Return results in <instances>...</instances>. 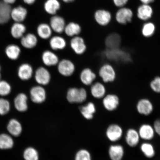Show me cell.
<instances>
[{
	"label": "cell",
	"mask_w": 160,
	"mask_h": 160,
	"mask_svg": "<svg viewBox=\"0 0 160 160\" xmlns=\"http://www.w3.org/2000/svg\"><path fill=\"white\" fill-rule=\"evenodd\" d=\"M87 91L83 88H70L66 95L67 101L71 103H83L87 100Z\"/></svg>",
	"instance_id": "cell-1"
},
{
	"label": "cell",
	"mask_w": 160,
	"mask_h": 160,
	"mask_svg": "<svg viewBox=\"0 0 160 160\" xmlns=\"http://www.w3.org/2000/svg\"><path fill=\"white\" fill-rule=\"evenodd\" d=\"M135 109L139 115L148 117L152 114L155 107L151 99L148 98L143 97L138 100L135 105Z\"/></svg>",
	"instance_id": "cell-2"
},
{
	"label": "cell",
	"mask_w": 160,
	"mask_h": 160,
	"mask_svg": "<svg viewBox=\"0 0 160 160\" xmlns=\"http://www.w3.org/2000/svg\"><path fill=\"white\" fill-rule=\"evenodd\" d=\"M98 74L104 83H112L117 78V73L112 65L105 63L102 65L99 70Z\"/></svg>",
	"instance_id": "cell-3"
},
{
	"label": "cell",
	"mask_w": 160,
	"mask_h": 160,
	"mask_svg": "<svg viewBox=\"0 0 160 160\" xmlns=\"http://www.w3.org/2000/svg\"><path fill=\"white\" fill-rule=\"evenodd\" d=\"M124 137L126 144L131 148H135L141 143V140L138 132L134 128L130 127L126 130Z\"/></svg>",
	"instance_id": "cell-4"
},
{
	"label": "cell",
	"mask_w": 160,
	"mask_h": 160,
	"mask_svg": "<svg viewBox=\"0 0 160 160\" xmlns=\"http://www.w3.org/2000/svg\"><path fill=\"white\" fill-rule=\"evenodd\" d=\"M125 132L123 128L117 123L110 125L106 131V135L110 141L115 143L124 137Z\"/></svg>",
	"instance_id": "cell-5"
},
{
	"label": "cell",
	"mask_w": 160,
	"mask_h": 160,
	"mask_svg": "<svg viewBox=\"0 0 160 160\" xmlns=\"http://www.w3.org/2000/svg\"><path fill=\"white\" fill-rule=\"evenodd\" d=\"M57 67L58 71L59 74L63 77H71L75 71V64L69 59H63L60 60Z\"/></svg>",
	"instance_id": "cell-6"
},
{
	"label": "cell",
	"mask_w": 160,
	"mask_h": 160,
	"mask_svg": "<svg viewBox=\"0 0 160 160\" xmlns=\"http://www.w3.org/2000/svg\"><path fill=\"white\" fill-rule=\"evenodd\" d=\"M137 129L141 141L152 142L155 138L156 134L152 124L143 123L139 126Z\"/></svg>",
	"instance_id": "cell-7"
},
{
	"label": "cell",
	"mask_w": 160,
	"mask_h": 160,
	"mask_svg": "<svg viewBox=\"0 0 160 160\" xmlns=\"http://www.w3.org/2000/svg\"><path fill=\"white\" fill-rule=\"evenodd\" d=\"M133 13L129 8L123 7L119 8L115 14L116 21L120 25H125L132 21Z\"/></svg>",
	"instance_id": "cell-8"
},
{
	"label": "cell",
	"mask_w": 160,
	"mask_h": 160,
	"mask_svg": "<svg viewBox=\"0 0 160 160\" xmlns=\"http://www.w3.org/2000/svg\"><path fill=\"white\" fill-rule=\"evenodd\" d=\"M70 46L76 55H82L84 54L87 50L84 39L79 35L72 38L70 42Z\"/></svg>",
	"instance_id": "cell-9"
},
{
	"label": "cell",
	"mask_w": 160,
	"mask_h": 160,
	"mask_svg": "<svg viewBox=\"0 0 160 160\" xmlns=\"http://www.w3.org/2000/svg\"><path fill=\"white\" fill-rule=\"evenodd\" d=\"M35 81L40 85H47L51 82V75L46 68L40 67L36 70L34 76Z\"/></svg>",
	"instance_id": "cell-10"
},
{
	"label": "cell",
	"mask_w": 160,
	"mask_h": 160,
	"mask_svg": "<svg viewBox=\"0 0 160 160\" xmlns=\"http://www.w3.org/2000/svg\"><path fill=\"white\" fill-rule=\"evenodd\" d=\"M103 105L105 108L109 112L116 111L119 107L120 99L118 96L115 94L110 93L103 98Z\"/></svg>",
	"instance_id": "cell-11"
},
{
	"label": "cell",
	"mask_w": 160,
	"mask_h": 160,
	"mask_svg": "<svg viewBox=\"0 0 160 160\" xmlns=\"http://www.w3.org/2000/svg\"><path fill=\"white\" fill-rule=\"evenodd\" d=\"M94 18L98 24L105 27L111 23L112 16L111 12L108 10L99 9L95 12Z\"/></svg>",
	"instance_id": "cell-12"
},
{
	"label": "cell",
	"mask_w": 160,
	"mask_h": 160,
	"mask_svg": "<svg viewBox=\"0 0 160 160\" xmlns=\"http://www.w3.org/2000/svg\"><path fill=\"white\" fill-rule=\"evenodd\" d=\"M30 96L32 101L38 104L42 103L47 98V93L43 86H35L32 88L30 91Z\"/></svg>",
	"instance_id": "cell-13"
},
{
	"label": "cell",
	"mask_w": 160,
	"mask_h": 160,
	"mask_svg": "<svg viewBox=\"0 0 160 160\" xmlns=\"http://www.w3.org/2000/svg\"><path fill=\"white\" fill-rule=\"evenodd\" d=\"M66 24L65 19L62 16L57 14L52 16L50 19L49 25L53 31L58 34L64 32Z\"/></svg>",
	"instance_id": "cell-14"
},
{
	"label": "cell",
	"mask_w": 160,
	"mask_h": 160,
	"mask_svg": "<svg viewBox=\"0 0 160 160\" xmlns=\"http://www.w3.org/2000/svg\"><path fill=\"white\" fill-rule=\"evenodd\" d=\"M108 154L111 160H123L125 155V150L123 145L114 144L110 146Z\"/></svg>",
	"instance_id": "cell-15"
},
{
	"label": "cell",
	"mask_w": 160,
	"mask_h": 160,
	"mask_svg": "<svg viewBox=\"0 0 160 160\" xmlns=\"http://www.w3.org/2000/svg\"><path fill=\"white\" fill-rule=\"evenodd\" d=\"M139 147L140 152L146 158L151 159L155 157L157 151L151 142L143 141L140 144Z\"/></svg>",
	"instance_id": "cell-16"
},
{
	"label": "cell",
	"mask_w": 160,
	"mask_h": 160,
	"mask_svg": "<svg viewBox=\"0 0 160 160\" xmlns=\"http://www.w3.org/2000/svg\"><path fill=\"white\" fill-rule=\"evenodd\" d=\"M97 75L89 68H86L82 70L80 73L79 79L81 83L87 86H91L94 82Z\"/></svg>",
	"instance_id": "cell-17"
},
{
	"label": "cell",
	"mask_w": 160,
	"mask_h": 160,
	"mask_svg": "<svg viewBox=\"0 0 160 160\" xmlns=\"http://www.w3.org/2000/svg\"><path fill=\"white\" fill-rule=\"evenodd\" d=\"M42 60L44 65L48 67L57 66L60 61L58 56L51 50H46L42 54Z\"/></svg>",
	"instance_id": "cell-18"
},
{
	"label": "cell",
	"mask_w": 160,
	"mask_h": 160,
	"mask_svg": "<svg viewBox=\"0 0 160 160\" xmlns=\"http://www.w3.org/2000/svg\"><path fill=\"white\" fill-rule=\"evenodd\" d=\"M153 13V9L150 5L142 4L138 8L137 16L141 21H147L151 18Z\"/></svg>",
	"instance_id": "cell-19"
},
{
	"label": "cell",
	"mask_w": 160,
	"mask_h": 160,
	"mask_svg": "<svg viewBox=\"0 0 160 160\" xmlns=\"http://www.w3.org/2000/svg\"><path fill=\"white\" fill-rule=\"evenodd\" d=\"M122 38L117 33H112L108 35L105 40V45L107 49L119 48L121 45Z\"/></svg>",
	"instance_id": "cell-20"
},
{
	"label": "cell",
	"mask_w": 160,
	"mask_h": 160,
	"mask_svg": "<svg viewBox=\"0 0 160 160\" xmlns=\"http://www.w3.org/2000/svg\"><path fill=\"white\" fill-rule=\"evenodd\" d=\"M49 44L53 51H62L67 46V41L63 37L55 35L50 38Z\"/></svg>",
	"instance_id": "cell-21"
},
{
	"label": "cell",
	"mask_w": 160,
	"mask_h": 160,
	"mask_svg": "<svg viewBox=\"0 0 160 160\" xmlns=\"http://www.w3.org/2000/svg\"><path fill=\"white\" fill-rule=\"evenodd\" d=\"M90 92L91 95L96 99L103 98L106 95V88L103 84L99 82L93 83L91 86Z\"/></svg>",
	"instance_id": "cell-22"
},
{
	"label": "cell",
	"mask_w": 160,
	"mask_h": 160,
	"mask_svg": "<svg viewBox=\"0 0 160 160\" xmlns=\"http://www.w3.org/2000/svg\"><path fill=\"white\" fill-rule=\"evenodd\" d=\"M11 7L2 1H0V25L8 22L11 18Z\"/></svg>",
	"instance_id": "cell-23"
},
{
	"label": "cell",
	"mask_w": 160,
	"mask_h": 160,
	"mask_svg": "<svg viewBox=\"0 0 160 160\" xmlns=\"http://www.w3.org/2000/svg\"><path fill=\"white\" fill-rule=\"evenodd\" d=\"M27 14V10L25 8L19 6L12 9L11 18L15 22H22L26 18Z\"/></svg>",
	"instance_id": "cell-24"
},
{
	"label": "cell",
	"mask_w": 160,
	"mask_h": 160,
	"mask_svg": "<svg viewBox=\"0 0 160 160\" xmlns=\"http://www.w3.org/2000/svg\"><path fill=\"white\" fill-rule=\"evenodd\" d=\"M33 71L32 66L25 63L20 66L18 69V74L20 79L22 81H28L32 77Z\"/></svg>",
	"instance_id": "cell-25"
},
{
	"label": "cell",
	"mask_w": 160,
	"mask_h": 160,
	"mask_svg": "<svg viewBox=\"0 0 160 160\" xmlns=\"http://www.w3.org/2000/svg\"><path fill=\"white\" fill-rule=\"evenodd\" d=\"M82 30L81 27L79 23L71 22L66 24L64 33L68 37L73 38L79 35Z\"/></svg>",
	"instance_id": "cell-26"
},
{
	"label": "cell",
	"mask_w": 160,
	"mask_h": 160,
	"mask_svg": "<svg viewBox=\"0 0 160 160\" xmlns=\"http://www.w3.org/2000/svg\"><path fill=\"white\" fill-rule=\"evenodd\" d=\"M61 8V4L59 0H47L44 5L46 12L52 16L57 15Z\"/></svg>",
	"instance_id": "cell-27"
},
{
	"label": "cell",
	"mask_w": 160,
	"mask_h": 160,
	"mask_svg": "<svg viewBox=\"0 0 160 160\" xmlns=\"http://www.w3.org/2000/svg\"><path fill=\"white\" fill-rule=\"evenodd\" d=\"M38 42L37 37L33 34L31 33L24 35L21 40L22 45L28 49H32L35 48L37 45Z\"/></svg>",
	"instance_id": "cell-28"
},
{
	"label": "cell",
	"mask_w": 160,
	"mask_h": 160,
	"mask_svg": "<svg viewBox=\"0 0 160 160\" xmlns=\"http://www.w3.org/2000/svg\"><path fill=\"white\" fill-rule=\"evenodd\" d=\"M53 32L49 24L46 23L40 24L37 28L38 36L43 40L50 39L52 35Z\"/></svg>",
	"instance_id": "cell-29"
},
{
	"label": "cell",
	"mask_w": 160,
	"mask_h": 160,
	"mask_svg": "<svg viewBox=\"0 0 160 160\" xmlns=\"http://www.w3.org/2000/svg\"><path fill=\"white\" fill-rule=\"evenodd\" d=\"M96 111L95 106L92 102H89L86 105L80 108V111L82 115L87 120L93 119Z\"/></svg>",
	"instance_id": "cell-30"
},
{
	"label": "cell",
	"mask_w": 160,
	"mask_h": 160,
	"mask_svg": "<svg viewBox=\"0 0 160 160\" xmlns=\"http://www.w3.org/2000/svg\"><path fill=\"white\" fill-rule=\"evenodd\" d=\"M28 98L25 94L19 93L16 97L14 104L16 108L20 112H24L28 109Z\"/></svg>",
	"instance_id": "cell-31"
},
{
	"label": "cell",
	"mask_w": 160,
	"mask_h": 160,
	"mask_svg": "<svg viewBox=\"0 0 160 160\" xmlns=\"http://www.w3.org/2000/svg\"><path fill=\"white\" fill-rule=\"evenodd\" d=\"M156 27L154 23L147 22L143 24L141 29V33L145 38H149L155 35Z\"/></svg>",
	"instance_id": "cell-32"
},
{
	"label": "cell",
	"mask_w": 160,
	"mask_h": 160,
	"mask_svg": "<svg viewBox=\"0 0 160 160\" xmlns=\"http://www.w3.org/2000/svg\"><path fill=\"white\" fill-rule=\"evenodd\" d=\"M26 27L21 22H15L12 25L11 33L12 37L15 39H21L24 35Z\"/></svg>",
	"instance_id": "cell-33"
},
{
	"label": "cell",
	"mask_w": 160,
	"mask_h": 160,
	"mask_svg": "<svg viewBox=\"0 0 160 160\" xmlns=\"http://www.w3.org/2000/svg\"><path fill=\"white\" fill-rule=\"evenodd\" d=\"M5 52L8 58L12 60H16L19 57L21 49L17 45L11 44L6 47Z\"/></svg>",
	"instance_id": "cell-34"
},
{
	"label": "cell",
	"mask_w": 160,
	"mask_h": 160,
	"mask_svg": "<svg viewBox=\"0 0 160 160\" xmlns=\"http://www.w3.org/2000/svg\"><path fill=\"white\" fill-rule=\"evenodd\" d=\"M9 132L14 137H17L21 134L22 131V126L19 122L14 119L10 121L7 126Z\"/></svg>",
	"instance_id": "cell-35"
},
{
	"label": "cell",
	"mask_w": 160,
	"mask_h": 160,
	"mask_svg": "<svg viewBox=\"0 0 160 160\" xmlns=\"http://www.w3.org/2000/svg\"><path fill=\"white\" fill-rule=\"evenodd\" d=\"M13 145V140L10 136L6 134H2L0 135V149H11Z\"/></svg>",
	"instance_id": "cell-36"
},
{
	"label": "cell",
	"mask_w": 160,
	"mask_h": 160,
	"mask_svg": "<svg viewBox=\"0 0 160 160\" xmlns=\"http://www.w3.org/2000/svg\"><path fill=\"white\" fill-rule=\"evenodd\" d=\"M150 89L153 92L160 94V75H157L150 81L149 83Z\"/></svg>",
	"instance_id": "cell-37"
},
{
	"label": "cell",
	"mask_w": 160,
	"mask_h": 160,
	"mask_svg": "<svg viewBox=\"0 0 160 160\" xmlns=\"http://www.w3.org/2000/svg\"><path fill=\"white\" fill-rule=\"evenodd\" d=\"M24 158L25 160H38L39 155L37 150L32 148H29L25 150Z\"/></svg>",
	"instance_id": "cell-38"
},
{
	"label": "cell",
	"mask_w": 160,
	"mask_h": 160,
	"mask_svg": "<svg viewBox=\"0 0 160 160\" xmlns=\"http://www.w3.org/2000/svg\"><path fill=\"white\" fill-rule=\"evenodd\" d=\"M11 87L10 84L4 80H0V96H6L11 92Z\"/></svg>",
	"instance_id": "cell-39"
},
{
	"label": "cell",
	"mask_w": 160,
	"mask_h": 160,
	"mask_svg": "<svg viewBox=\"0 0 160 160\" xmlns=\"http://www.w3.org/2000/svg\"><path fill=\"white\" fill-rule=\"evenodd\" d=\"M75 160H92L89 152L85 149L79 150L76 154Z\"/></svg>",
	"instance_id": "cell-40"
},
{
	"label": "cell",
	"mask_w": 160,
	"mask_h": 160,
	"mask_svg": "<svg viewBox=\"0 0 160 160\" xmlns=\"http://www.w3.org/2000/svg\"><path fill=\"white\" fill-rule=\"evenodd\" d=\"M10 107V103L8 100L0 98V115H4L8 112Z\"/></svg>",
	"instance_id": "cell-41"
},
{
	"label": "cell",
	"mask_w": 160,
	"mask_h": 160,
	"mask_svg": "<svg viewBox=\"0 0 160 160\" xmlns=\"http://www.w3.org/2000/svg\"><path fill=\"white\" fill-rule=\"evenodd\" d=\"M156 135L160 138V118L155 119L152 124Z\"/></svg>",
	"instance_id": "cell-42"
},
{
	"label": "cell",
	"mask_w": 160,
	"mask_h": 160,
	"mask_svg": "<svg viewBox=\"0 0 160 160\" xmlns=\"http://www.w3.org/2000/svg\"><path fill=\"white\" fill-rule=\"evenodd\" d=\"M114 4L118 8L125 7L129 0H112Z\"/></svg>",
	"instance_id": "cell-43"
},
{
	"label": "cell",
	"mask_w": 160,
	"mask_h": 160,
	"mask_svg": "<svg viewBox=\"0 0 160 160\" xmlns=\"http://www.w3.org/2000/svg\"><path fill=\"white\" fill-rule=\"evenodd\" d=\"M142 4H149L153 3L155 2V0H139Z\"/></svg>",
	"instance_id": "cell-44"
},
{
	"label": "cell",
	"mask_w": 160,
	"mask_h": 160,
	"mask_svg": "<svg viewBox=\"0 0 160 160\" xmlns=\"http://www.w3.org/2000/svg\"><path fill=\"white\" fill-rule=\"evenodd\" d=\"M2 1H3L4 2L8 4L11 5L14 3L16 0H2Z\"/></svg>",
	"instance_id": "cell-45"
},
{
	"label": "cell",
	"mask_w": 160,
	"mask_h": 160,
	"mask_svg": "<svg viewBox=\"0 0 160 160\" xmlns=\"http://www.w3.org/2000/svg\"><path fill=\"white\" fill-rule=\"evenodd\" d=\"M23 1L26 4L29 5L33 4L36 1V0H23Z\"/></svg>",
	"instance_id": "cell-46"
},
{
	"label": "cell",
	"mask_w": 160,
	"mask_h": 160,
	"mask_svg": "<svg viewBox=\"0 0 160 160\" xmlns=\"http://www.w3.org/2000/svg\"><path fill=\"white\" fill-rule=\"evenodd\" d=\"M62 1L65 3H71L74 2L75 0H62Z\"/></svg>",
	"instance_id": "cell-47"
},
{
	"label": "cell",
	"mask_w": 160,
	"mask_h": 160,
	"mask_svg": "<svg viewBox=\"0 0 160 160\" xmlns=\"http://www.w3.org/2000/svg\"><path fill=\"white\" fill-rule=\"evenodd\" d=\"M1 71H0V80H1Z\"/></svg>",
	"instance_id": "cell-48"
},
{
	"label": "cell",
	"mask_w": 160,
	"mask_h": 160,
	"mask_svg": "<svg viewBox=\"0 0 160 160\" xmlns=\"http://www.w3.org/2000/svg\"><path fill=\"white\" fill-rule=\"evenodd\" d=\"M1 65H0V71H1Z\"/></svg>",
	"instance_id": "cell-49"
}]
</instances>
